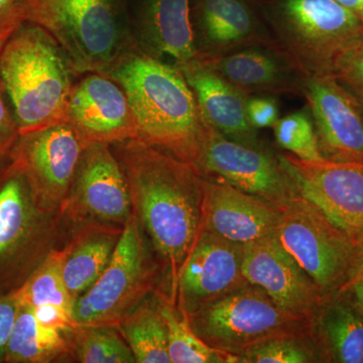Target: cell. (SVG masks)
I'll return each mask as SVG.
<instances>
[{
	"label": "cell",
	"mask_w": 363,
	"mask_h": 363,
	"mask_svg": "<svg viewBox=\"0 0 363 363\" xmlns=\"http://www.w3.org/2000/svg\"><path fill=\"white\" fill-rule=\"evenodd\" d=\"M64 252H52L28 277L13 296L16 304L35 308L43 305H54L73 312L74 301L64 281Z\"/></svg>",
	"instance_id": "obj_28"
},
{
	"label": "cell",
	"mask_w": 363,
	"mask_h": 363,
	"mask_svg": "<svg viewBox=\"0 0 363 363\" xmlns=\"http://www.w3.org/2000/svg\"><path fill=\"white\" fill-rule=\"evenodd\" d=\"M191 21L198 55L202 56L276 43L250 0H192Z\"/></svg>",
	"instance_id": "obj_17"
},
{
	"label": "cell",
	"mask_w": 363,
	"mask_h": 363,
	"mask_svg": "<svg viewBox=\"0 0 363 363\" xmlns=\"http://www.w3.org/2000/svg\"><path fill=\"white\" fill-rule=\"evenodd\" d=\"M264 14L274 42L306 77L333 74L363 40L362 23L336 0H267Z\"/></svg>",
	"instance_id": "obj_5"
},
{
	"label": "cell",
	"mask_w": 363,
	"mask_h": 363,
	"mask_svg": "<svg viewBox=\"0 0 363 363\" xmlns=\"http://www.w3.org/2000/svg\"><path fill=\"white\" fill-rule=\"evenodd\" d=\"M18 307L13 293L0 297V360L6 357L7 345L13 334Z\"/></svg>",
	"instance_id": "obj_36"
},
{
	"label": "cell",
	"mask_w": 363,
	"mask_h": 363,
	"mask_svg": "<svg viewBox=\"0 0 363 363\" xmlns=\"http://www.w3.org/2000/svg\"><path fill=\"white\" fill-rule=\"evenodd\" d=\"M102 74L123 87L140 140L197 168L210 124L175 65L150 56L136 44Z\"/></svg>",
	"instance_id": "obj_2"
},
{
	"label": "cell",
	"mask_w": 363,
	"mask_h": 363,
	"mask_svg": "<svg viewBox=\"0 0 363 363\" xmlns=\"http://www.w3.org/2000/svg\"><path fill=\"white\" fill-rule=\"evenodd\" d=\"M272 128L277 143L294 156L307 161L325 159L320 150L314 121L308 106L279 118Z\"/></svg>",
	"instance_id": "obj_29"
},
{
	"label": "cell",
	"mask_w": 363,
	"mask_h": 363,
	"mask_svg": "<svg viewBox=\"0 0 363 363\" xmlns=\"http://www.w3.org/2000/svg\"><path fill=\"white\" fill-rule=\"evenodd\" d=\"M32 193L25 176L7 161L0 164V283L18 264L33 233Z\"/></svg>",
	"instance_id": "obj_22"
},
{
	"label": "cell",
	"mask_w": 363,
	"mask_h": 363,
	"mask_svg": "<svg viewBox=\"0 0 363 363\" xmlns=\"http://www.w3.org/2000/svg\"><path fill=\"white\" fill-rule=\"evenodd\" d=\"M68 123L87 145L138 138L135 116L123 87L96 72L84 74L74 85Z\"/></svg>",
	"instance_id": "obj_15"
},
{
	"label": "cell",
	"mask_w": 363,
	"mask_h": 363,
	"mask_svg": "<svg viewBox=\"0 0 363 363\" xmlns=\"http://www.w3.org/2000/svg\"><path fill=\"white\" fill-rule=\"evenodd\" d=\"M242 262L243 245L202 229L177 277L181 310L190 316L208 303L247 285Z\"/></svg>",
	"instance_id": "obj_13"
},
{
	"label": "cell",
	"mask_w": 363,
	"mask_h": 363,
	"mask_svg": "<svg viewBox=\"0 0 363 363\" xmlns=\"http://www.w3.org/2000/svg\"><path fill=\"white\" fill-rule=\"evenodd\" d=\"M203 177L202 229L247 245L276 234L283 209L217 176Z\"/></svg>",
	"instance_id": "obj_16"
},
{
	"label": "cell",
	"mask_w": 363,
	"mask_h": 363,
	"mask_svg": "<svg viewBox=\"0 0 363 363\" xmlns=\"http://www.w3.org/2000/svg\"><path fill=\"white\" fill-rule=\"evenodd\" d=\"M13 30L0 32V54ZM6 94L0 77V164L9 161L14 145L20 138V131L14 121L13 112L6 102Z\"/></svg>",
	"instance_id": "obj_33"
},
{
	"label": "cell",
	"mask_w": 363,
	"mask_h": 363,
	"mask_svg": "<svg viewBox=\"0 0 363 363\" xmlns=\"http://www.w3.org/2000/svg\"><path fill=\"white\" fill-rule=\"evenodd\" d=\"M333 75L363 107V40L338 59Z\"/></svg>",
	"instance_id": "obj_32"
},
{
	"label": "cell",
	"mask_w": 363,
	"mask_h": 363,
	"mask_svg": "<svg viewBox=\"0 0 363 363\" xmlns=\"http://www.w3.org/2000/svg\"><path fill=\"white\" fill-rule=\"evenodd\" d=\"M197 169L202 176L220 177L238 190L281 209L300 196L278 155L262 145L229 140L211 125Z\"/></svg>",
	"instance_id": "obj_11"
},
{
	"label": "cell",
	"mask_w": 363,
	"mask_h": 363,
	"mask_svg": "<svg viewBox=\"0 0 363 363\" xmlns=\"http://www.w3.org/2000/svg\"><path fill=\"white\" fill-rule=\"evenodd\" d=\"M123 337L138 363H171L168 331L159 310L138 308L119 323Z\"/></svg>",
	"instance_id": "obj_27"
},
{
	"label": "cell",
	"mask_w": 363,
	"mask_h": 363,
	"mask_svg": "<svg viewBox=\"0 0 363 363\" xmlns=\"http://www.w3.org/2000/svg\"><path fill=\"white\" fill-rule=\"evenodd\" d=\"M111 327H80L77 353L81 362H136L128 344L124 342L116 332L112 331Z\"/></svg>",
	"instance_id": "obj_30"
},
{
	"label": "cell",
	"mask_w": 363,
	"mask_h": 363,
	"mask_svg": "<svg viewBox=\"0 0 363 363\" xmlns=\"http://www.w3.org/2000/svg\"><path fill=\"white\" fill-rule=\"evenodd\" d=\"M189 321L208 345L236 357L272 339L311 338L314 332V320L289 311L250 283L208 303Z\"/></svg>",
	"instance_id": "obj_6"
},
{
	"label": "cell",
	"mask_w": 363,
	"mask_h": 363,
	"mask_svg": "<svg viewBox=\"0 0 363 363\" xmlns=\"http://www.w3.org/2000/svg\"><path fill=\"white\" fill-rule=\"evenodd\" d=\"M28 309L33 312L35 320L45 328L54 329L59 332L77 330L79 328L77 322L74 320L73 312L68 311L64 308L54 305H43Z\"/></svg>",
	"instance_id": "obj_35"
},
{
	"label": "cell",
	"mask_w": 363,
	"mask_h": 363,
	"mask_svg": "<svg viewBox=\"0 0 363 363\" xmlns=\"http://www.w3.org/2000/svg\"><path fill=\"white\" fill-rule=\"evenodd\" d=\"M336 1L354 14L363 26V0H336Z\"/></svg>",
	"instance_id": "obj_39"
},
{
	"label": "cell",
	"mask_w": 363,
	"mask_h": 363,
	"mask_svg": "<svg viewBox=\"0 0 363 363\" xmlns=\"http://www.w3.org/2000/svg\"><path fill=\"white\" fill-rule=\"evenodd\" d=\"M72 187L79 204L98 218L125 223L133 214L128 182L107 143L86 147Z\"/></svg>",
	"instance_id": "obj_20"
},
{
	"label": "cell",
	"mask_w": 363,
	"mask_h": 363,
	"mask_svg": "<svg viewBox=\"0 0 363 363\" xmlns=\"http://www.w3.org/2000/svg\"><path fill=\"white\" fill-rule=\"evenodd\" d=\"M135 215L125 222L106 269L73 306L79 327L113 326L149 286L145 245Z\"/></svg>",
	"instance_id": "obj_8"
},
{
	"label": "cell",
	"mask_w": 363,
	"mask_h": 363,
	"mask_svg": "<svg viewBox=\"0 0 363 363\" xmlns=\"http://www.w3.org/2000/svg\"><path fill=\"white\" fill-rule=\"evenodd\" d=\"M310 337L274 338L253 346L238 355L243 363H306L316 362V351Z\"/></svg>",
	"instance_id": "obj_31"
},
{
	"label": "cell",
	"mask_w": 363,
	"mask_h": 363,
	"mask_svg": "<svg viewBox=\"0 0 363 363\" xmlns=\"http://www.w3.org/2000/svg\"><path fill=\"white\" fill-rule=\"evenodd\" d=\"M338 293H350L353 302L363 311V245L358 248L352 269Z\"/></svg>",
	"instance_id": "obj_37"
},
{
	"label": "cell",
	"mask_w": 363,
	"mask_h": 363,
	"mask_svg": "<svg viewBox=\"0 0 363 363\" xmlns=\"http://www.w3.org/2000/svg\"><path fill=\"white\" fill-rule=\"evenodd\" d=\"M87 147L68 123L20 135L9 162L25 176L38 210L64 201Z\"/></svg>",
	"instance_id": "obj_9"
},
{
	"label": "cell",
	"mask_w": 363,
	"mask_h": 363,
	"mask_svg": "<svg viewBox=\"0 0 363 363\" xmlns=\"http://www.w3.org/2000/svg\"><path fill=\"white\" fill-rule=\"evenodd\" d=\"M160 314L168 331L169 355L173 363H240L236 355L216 350L202 340L191 327L187 313L169 302L160 306Z\"/></svg>",
	"instance_id": "obj_26"
},
{
	"label": "cell",
	"mask_w": 363,
	"mask_h": 363,
	"mask_svg": "<svg viewBox=\"0 0 363 363\" xmlns=\"http://www.w3.org/2000/svg\"><path fill=\"white\" fill-rule=\"evenodd\" d=\"M175 66L187 81L212 128L229 140L262 145L257 130L247 119L248 95L228 82L201 55Z\"/></svg>",
	"instance_id": "obj_19"
},
{
	"label": "cell",
	"mask_w": 363,
	"mask_h": 363,
	"mask_svg": "<svg viewBox=\"0 0 363 363\" xmlns=\"http://www.w3.org/2000/svg\"><path fill=\"white\" fill-rule=\"evenodd\" d=\"M274 236L327 298L345 283L359 248L301 196L283 209Z\"/></svg>",
	"instance_id": "obj_7"
},
{
	"label": "cell",
	"mask_w": 363,
	"mask_h": 363,
	"mask_svg": "<svg viewBox=\"0 0 363 363\" xmlns=\"http://www.w3.org/2000/svg\"><path fill=\"white\" fill-rule=\"evenodd\" d=\"M192 0H140L136 9V44L154 58L174 65L198 56L191 21Z\"/></svg>",
	"instance_id": "obj_21"
},
{
	"label": "cell",
	"mask_w": 363,
	"mask_h": 363,
	"mask_svg": "<svg viewBox=\"0 0 363 363\" xmlns=\"http://www.w3.org/2000/svg\"><path fill=\"white\" fill-rule=\"evenodd\" d=\"M242 272L279 306L312 320L327 298L274 235L243 245Z\"/></svg>",
	"instance_id": "obj_14"
},
{
	"label": "cell",
	"mask_w": 363,
	"mask_h": 363,
	"mask_svg": "<svg viewBox=\"0 0 363 363\" xmlns=\"http://www.w3.org/2000/svg\"><path fill=\"white\" fill-rule=\"evenodd\" d=\"M20 16L58 43L78 75L104 73L136 45L119 0H20Z\"/></svg>",
	"instance_id": "obj_4"
},
{
	"label": "cell",
	"mask_w": 363,
	"mask_h": 363,
	"mask_svg": "<svg viewBox=\"0 0 363 363\" xmlns=\"http://www.w3.org/2000/svg\"><path fill=\"white\" fill-rule=\"evenodd\" d=\"M117 240L113 234L97 231L78 240L70 252H64V281L74 303L106 269Z\"/></svg>",
	"instance_id": "obj_24"
},
{
	"label": "cell",
	"mask_w": 363,
	"mask_h": 363,
	"mask_svg": "<svg viewBox=\"0 0 363 363\" xmlns=\"http://www.w3.org/2000/svg\"><path fill=\"white\" fill-rule=\"evenodd\" d=\"M314 321L334 362L363 363V311L354 302L327 298Z\"/></svg>",
	"instance_id": "obj_23"
},
{
	"label": "cell",
	"mask_w": 363,
	"mask_h": 363,
	"mask_svg": "<svg viewBox=\"0 0 363 363\" xmlns=\"http://www.w3.org/2000/svg\"><path fill=\"white\" fill-rule=\"evenodd\" d=\"M203 57L228 82L248 96H303L306 76L277 43L250 45L220 56Z\"/></svg>",
	"instance_id": "obj_18"
},
{
	"label": "cell",
	"mask_w": 363,
	"mask_h": 363,
	"mask_svg": "<svg viewBox=\"0 0 363 363\" xmlns=\"http://www.w3.org/2000/svg\"><path fill=\"white\" fill-rule=\"evenodd\" d=\"M247 114L255 130L274 128L279 119L278 101L271 95H250L247 100Z\"/></svg>",
	"instance_id": "obj_34"
},
{
	"label": "cell",
	"mask_w": 363,
	"mask_h": 363,
	"mask_svg": "<svg viewBox=\"0 0 363 363\" xmlns=\"http://www.w3.org/2000/svg\"><path fill=\"white\" fill-rule=\"evenodd\" d=\"M78 74L44 28L21 23L0 54V77L20 135L68 123Z\"/></svg>",
	"instance_id": "obj_3"
},
{
	"label": "cell",
	"mask_w": 363,
	"mask_h": 363,
	"mask_svg": "<svg viewBox=\"0 0 363 363\" xmlns=\"http://www.w3.org/2000/svg\"><path fill=\"white\" fill-rule=\"evenodd\" d=\"M21 23L20 0H0V32L13 30Z\"/></svg>",
	"instance_id": "obj_38"
},
{
	"label": "cell",
	"mask_w": 363,
	"mask_h": 363,
	"mask_svg": "<svg viewBox=\"0 0 363 363\" xmlns=\"http://www.w3.org/2000/svg\"><path fill=\"white\" fill-rule=\"evenodd\" d=\"M18 316L4 362L44 363L63 354L67 344L62 332L45 328L35 320L28 308L18 305Z\"/></svg>",
	"instance_id": "obj_25"
},
{
	"label": "cell",
	"mask_w": 363,
	"mask_h": 363,
	"mask_svg": "<svg viewBox=\"0 0 363 363\" xmlns=\"http://www.w3.org/2000/svg\"><path fill=\"white\" fill-rule=\"evenodd\" d=\"M130 190L133 212L143 222L175 286L202 230L203 177L193 164L140 138L114 143Z\"/></svg>",
	"instance_id": "obj_1"
},
{
	"label": "cell",
	"mask_w": 363,
	"mask_h": 363,
	"mask_svg": "<svg viewBox=\"0 0 363 363\" xmlns=\"http://www.w3.org/2000/svg\"><path fill=\"white\" fill-rule=\"evenodd\" d=\"M303 96L325 159L363 162V107L357 98L333 74L306 77Z\"/></svg>",
	"instance_id": "obj_12"
},
{
	"label": "cell",
	"mask_w": 363,
	"mask_h": 363,
	"mask_svg": "<svg viewBox=\"0 0 363 363\" xmlns=\"http://www.w3.org/2000/svg\"><path fill=\"white\" fill-rule=\"evenodd\" d=\"M298 195L357 245H363V162L307 161L278 155Z\"/></svg>",
	"instance_id": "obj_10"
}]
</instances>
